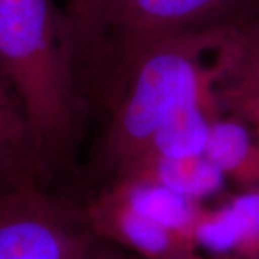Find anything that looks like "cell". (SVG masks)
<instances>
[{"label":"cell","mask_w":259,"mask_h":259,"mask_svg":"<svg viewBox=\"0 0 259 259\" xmlns=\"http://www.w3.org/2000/svg\"><path fill=\"white\" fill-rule=\"evenodd\" d=\"M110 202L114 204L117 214V225L124 239L134 248L147 255H163L171 246V231L148 218L133 210L112 189H110Z\"/></svg>","instance_id":"12"},{"label":"cell","mask_w":259,"mask_h":259,"mask_svg":"<svg viewBox=\"0 0 259 259\" xmlns=\"http://www.w3.org/2000/svg\"><path fill=\"white\" fill-rule=\"evenodd\" d=\"M246 94H252V95H258L259 97V94H255V93H246Z\"/></svg>","instance_id":"13"},{"label":"cell","mask_w":259,"mask_h":259,"mask_svg":"<svg viewBox=\"0 0 259 259\" xmlns=\"http://www.w3.org/2000/svg\"><path fill=\"white\" fill-rule=\"evenodd\" d=\"M78 248L66 210L29 182L0 193V259H76Z\"/></svg>","instance_id":"4"},{"label":"cell","mask_w":259,"mask_h":259,"mask_svg":"<svg viewBox=\"0 0 259 259\" xmlns=\"http://www.w3.org/2000/svg\"><path fill=\"white\" fill-rule=\"evenodd\" d=\"M108 0H66L62 9L66 36L83 100L101 56Z\"/></svg>","instance_id":"8"},{"label":"cell","mask_w":259,"mask_h":259,"mask_svg":"<svg viewBox=\"0 0 259 259\" xmlns=\"http://www.w3.org/2000/svg\"><path fill=\"white\" fill-rule=\"evenodd\" d=\"M214 108L216 104L207 101L193 102L180 108L153 137L146 156L140 161L156 157L204 156L212 122L214 117L219 115Z\"/></svg>","instance_id":"9"},{"label":"cell","mask_w":259,"mask_h":259,"mask_svg":"<svg viewBox=\"0 0 259 259\" xmlns=\"http://www.w3.org/2000/svg\"><path fill=\"white\" fill-rule=\"evenodd\" d=\"M199 245L216 253L239 250L259 258V187L232 196L194 226Z\"/></svg>","instance_id":"5"},{"label":"cell","mask_w":259,"mask_h":259,"mask_svg":"<svg viewBox=\"0 0 259 259\" xmlns=\"http://www.w3.org/2000/svg\"><path fill=\"white\" fill-rule=\"evenodd\" d=\"M258 20L259 0H108L91 110L111 111L140 59L160 44L204 33L233 36Z\"/></svg>","instance_id":"3"},{"label":"cell","mask_w":259,"mask_h":259,"mask_svg":"<svg viewBox=\"0 0 259 259\" xmlns=\"http://www.w3.org/2000/svg\"><path fill=\"white\" fill-rule=\"evenodd\" d=\"M0 74L20 104L49 177L74 171L90 110L64 12L52 0H0Z\"/></svg>","instance_id":"1"},{"label":"cell","mask_w":259,"mask_h":259,"mask_svg":"<svg viewBox=\"0 0 259 259\" xmlns=\"http://www.w3.org/2000/svg\"><path fill=\"white\" fill-rule=\"evenodd\" d=\"M110 189L133 210L168 231H185L196 218L194 200L156 182L125 179L110 185Z\"/></svg>","instance_id":"10"},{"label":"cell","mask_w":259,"mask_h":259,"mask_svg":"<svg viewBox=\"0 0 259 259\" xmlns=\"http://www.w3.org/2000/svg\"><path fill=\"white\" fill-rule=\"evenodd\" d=\"M0 140L19 157L39 170L49 180L47 167L39 154L36 141L9 83L0 74Z\"/></svg>","instance_id":"11"},{"label":"cell","mask_w":259,"mask_h":259,"mask_svg":"<svg viewBox=\"0 0 259 259\" xmlns=\"http://www.w3.org/2000/svg\"><path fill=\"white\" fill-rule=\"evenodd\" d=\"M231 37L204 33L150 49L108 112L87 167V182L114 183L146 156L153 137L180 108L197 101L216 104L210 68L202 62L206 54L218 51Z\"/></svg>","instance_id":"2"},{"label":"cell","mask_w":259,"mask_h":259,"mask_svg":"<svg viewBox=\"0 0 259 259\" xmlns=\"http://www.w3.org/2000/svg\"><path fill=\"white\" fill-rule=\"evenodd\" d=\"M125 179H143L156 182L194 202L221 193L228 182L221 168L214 166L206 156L147 158L131 167L125 175H122L115 182Z\"/></svg>","instance_id":"7"},{"label":"cell","mask_w":259,"mask_h":259,"mask_svg":"<svg viewBox=\"0 0 259 259\" xmlns=\"http://www.w3.org/2000/svg\"><path fill=\"white\" fill-rule=\"evenodd\" d=\"M204 156L221 168L228 182L259 187V139L241 117L216 115Z\"/></svg>","instance_id":"6"}]
</instances>
